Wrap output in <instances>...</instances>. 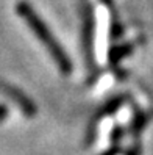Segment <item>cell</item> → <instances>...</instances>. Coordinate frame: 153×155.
I'll list each match as a JSON object with an SVG mask.
<instances>
[{
	"mask_svg": "<svg viewBox=\"0 0 153 155\" xmlns=\"http://www.w3.org/2000/svg\"><path fill=\"white\" fill-rule=\"evenodd\" d=\"M17 13L22 19L28 24V27L33 30V33L38 36V38L44 42V45L47 47V50L53 55L55 61L58 63V66L61 68V71L69 72L72 69L70 61L67 58V55L64 53V50L61 49V45L56 42V39L53 38V35L50 33V30L47 28V25L44 24V21L34 13V10L28 5V3H19L17 5Z\"/></svg>",
	"mask_w": 153,
	"mask_h": 155,
	"instance_id": "6da1fadb",
	"label": "cell"
},
{
	"mask_svg": "<svg viewBox=\"0 0 153 155\" xmlns=\"http://www.w3.org/2000/svg\"><path fill=\"white\" fill-rule=\"evenodd\" d=\"M0 88H2L5 93L10 96L17 105L21 107V110H22L27 116H33V114L36 113V108H34L33 102L22 93L21 89H17V88H14V86H11V85H6V83H2V85H0Z\"/></svg>",
	"mask_w": 153,
	"mask_h": 155,
	"instance_id": "7a4b0ae2",
	"label": "cell"
},
{
	"mask_svg": "<svg viewBox=\"0 0 153 155\" xmlns=\"http://www.w3.org/2000/svg\"><path fill=\"white\" fill-rule=\"evenodd\" d=\"M6 116H8V108L5 105H0V122H2Z\"/></svg>",
	"mask_w": 153,
	"mask_h": 155,
	"instance_id": "3957f363",
	"label": "cell"
},
{
	"mask_svg": "<svg viewBox=\"0 0 153 155\" xmlns=\"http://www.w3.org/2000/svg\"><path fill=\"white\" fill-rule=\"evenodd\" d=\"M102 2H103V3H106V5H110V3H111V0H102Z\"/></svg>",
	"mask_w": 153,
	"mask_h": 155,
	"instance_id": "277c9868",
	"label": "cell"
}]
</instances>
